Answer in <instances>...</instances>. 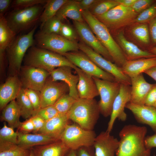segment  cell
Instances as JSON below:
<instances>
[{
    "mask_svg": "<svg viewBox=\"0 0 156 156\" xmlns=\"http://www.w3.org/2000/svg\"><path fill=\"white\" fill-rule=\"evenodd\" d=\"M69 120L67 113H59L45 121L43 127L37 133L46 134L60 140Z\"/></svg>",
    "mask_w": 156,
    "mask_h": 156,
    "instance_id": "cell-23",
    "label": "cell"
},
{
    "mask_svg": "<svg viewBox=\"0 0 156 156\" xmlns=\"http://www.w3.org/2000/svg\"><path fill=\"white\" fill-rule=\"evenodd\" d=\"M21 113L15 100L10 102L2 110L1 116V121L7 122L9 126L14 129L18 128L21 122Z\"/></svg>",
    "mask_w": 156,
    "mask_h": 156,
    "instance_id": "cell-29",
    "label": "cell"
},
{
    "mask_svg": "<svg viewBox=\"0 0 156 156\" xmlns=\"http://www.w3.org/2000/svg\"><path fill=\"white\" fill-rule=\"evenodd\" d=\"M96 85L100 99L98 102L100 113L104 117L110 116L113 103L118 94L120 83L93 77Z\"/></svg>",
    "mask_w": 156,
    "mask_h": 156,
    "instance_id": "cell-9",
    "label": "cell"
},
{
    "mask_svg": "<svg viewBox=\"0 0 156 156\" xmlns=\"http://www.w3.org/2000/svg\"><path fill=\"white\" fill-rule=\"evenodd\" d=\"M22 88L18 75L8 76L0 87L1 110L10 102L16 100Z\"/></svg>",
    "mask_w": 156,
    "mask_h": 156,
    "instance_id": "cell-19",
    "label": "cell"
},
{
    "mask_svg": "<svg viewBox=\"0 0 156 156\" xmlns=\"http://www.w3.org/2000/svg\"><path fill=\"white\" fill-rule=\"evenodd\" d=\"M119 140L107 131L96 136L93 146L95 156H115Z\"/></svg>",
    "mask_w": 156,
    "mask_h": 156,
    "instance_id": "cell-17",
    "label": "cell"
},
{
    "mask_svg": "<svg viewBox=\"0 0 156 156\" xmlns=\"http://www.w3.org/2000/svg\"><path fill=\"white\" fill-rule=\"evenodd\" d=\"M66 156H77L76 151L70 150Z\"/></svg>",
    "mask_w": 156,
    "mask_h": 156,
    "instance_id": "cell-55",
    "label": "cell"
},
{
    "mask_svg": "<svg viewBox=\"0 0 156 156\" xmlns=\"http://www.w3.org/2000/svg\"><path fill=\"white\" fill-rule=\"evenodd\" d=\"M45 4L13 9L5 16L9 26L16 35L32 29L39 21Z\"/></svg>",
    "mask_w": 156,
    "mask_h": 156,
    "instance_id": "cell-6",
    "label": "cell"
},
{
    "mask_svg": "<svg viewBox=\"0 0 156 156\" xmlns=\"http://www.w3.org/2000/svg\"><path fill=\"white\" fill-rule=\"evenodd\" d=\"M59 34L69 40L75 42H77L79 38L75 29L68 24L63 23L60 29Z\"/></svg>",
    "mask_w": 156,
    "mask_h": 156,
    "instance_id": "cell-41",
    "label": "cell"
},
{
    "mask_svg": "<svg viewBox=\"0 0 156 156\" xmlns=\"http://www.w3.org/2000/svg\"><path fill=\"white\" fill-rule=\"evenodd\" d=\"M137 14L131 7L119 4L105 14L95 17L108 29L113 30L135 20Z\"/></svg>",
    "mask_w": 156,
    "mask_h": 156,
    "instance_id": "cell-10",
    "label": "cell"
},
{
    "mask_svg": "<svg viewBox=\"0 0 156 156\" xmlns=\"http://www.w3.org/2000/svg\"><path fill=\"white\" fill-rule=\"evenodd\" d=\"M149 29L147 25L142 24L134 27L132 30V34L138 40L145 44L149 42Z\"/></svg>",
    "mask_w": 156,
    "mask_h": 156,
    "instance_id": "cell-38",
    "label": "cell"
},
{
    "mask_svg": "<svg viewBox=\"0 0 156 156\" xmlns=\"http://www.w3.org/2000/svg\"><path fill=\"white\" fill-rule=\"evenodd\" d=\"M145 143L146 148L150 150L156 147V133L152 135L146 136Z\"/></svg>",
    "mask_w": 156,
    "mask_h": 156,
    "instance_id": "cell-49",
    "label": "cell"
},
{
    "mask_svg": "<svg viewBox=\"0 0 156 156\" xmlns=\"http://www.w3.org/2000/svg\"><path fill=\"white\" fill-rule=\"evenodd\" d=\"M17 129L18 130L17 131L23 133H28L33 132L34 130V126L31 118L21 122Z\"/></svg>",
    "mask_w": 156,
    "mask_h": 156,
    "instance_id": "cell-45",
    "label": "cell"
},
{
    "mask_svg": "<svg viewBox=\"0 0 156 156\" xmlns=\"http://www.w3.org/2000/svg\"><path fill=\"white\" fill-rule=\"evenodd\" d=\"M16 35L9 26L5 16L0 15V50L5 51Z\"/></svg>",
    "mask_w": 156,
    "mask_h": 156,
    "instance_id": "cell-30",
    "label": "cell"
},
{
    "mask_svg": "<svg viewBox=\"0 0 156 156\" xmlns=\"http://www.w3.org/2000/svg\"><path fill=\"white\" fill-rule=\"evenodd\" d=\"M147 132L145 126L126 125L119 132L118 148L116 156H151L145 139Z\"/></svg>",
    "mask_w": 156,
    "mask_h": 156,
    "instance_id": "cell-1",
    "label": "cell"
},
{
    "mask_svg": "<svg viewBox=\"0 0 156 156\" xmlns=\"http://www.w3.org/2000/svg\"><path fill=\"white\" fill-rule=\"evenodd\" d=\"M33 122L34 130V133H37L43 127L45 121L40 116L35 115L31 117Z\"/></svg>",
    "mask_w": 156,
    "mask_h": 156,
    "instance_id": "cell-46",
    "label": "cell"
},
{
    "mask_svg": "<svg viewBox=\"0 0 156 156\" xmlns=\"http://www.w3.org/2000/svg\"><path fill=\"white\" fill-rule=\"evenodd\" d=\"M156 17V3L140 13L135 19L137 23H144L151 20Z\"/></svg>",
    "mask_w": 156,
    "mask_h": 156,
    "instance_id": "cell-39",
    "label": "cell"
},
{
    "mask_svg": "<svg viewBox=\"0 0 156 156\" xmlns=\"http://www.w3.org/2000/svg\"><path fill=\"white\" fill-rule=\"evenodd\" d=\"M119 4L127 7H131L136 0H116Z\"/></svg>",
    "mask_w": 156,
    "mask_h": 156,
    "instance_id": "cell-52",
    "label": "cell"
},
{
    "mask_svg": "<svg viewBox=\"0 0 156 156\" xmlns=\"http://www.w3.org/2000/svg\"><path fill=\"white\" fill-rule=\"evenodd\" d=\"M125 108L132 112L138 122L148 125L156 133V107L129 102Z\"/></svg>",
    "mask_w": 156,
    "mask_h": 156,
    "instance_id": "cell-18",
    "label": "cell"
},
{
    "mask_svg": "<svg viewBox=\"0 0 156 156\" xmlns=\"http://www.w3.org/2000/svg\"><path fill=\"white\" fill-rule=\"evenodd\" d=\"M31 151L18 144L0 143V156H29Z\"/></svg>",
    "mask_w": 156,
    "mask_h": 156,
    "instance_id": "cell-33",
    "label": "cell"
},
{
    "mask_svg": "<svg viewBox=\"0 0 156 156\" xmlns=\"http://www.w3.org/2000/svg\"><path fill=\"white\" fill-rule=\"evenodd\" d=\"M23 62L24 65L41 68L49 73L61 66H69L74 69L76 67L64 56L34 46L28 49Z\"/></svg>",
    "mask_w": 156,
    "mask_h": 156,
    "instance_id": "cell-3",
    "label": "cell"
},
{
    "mask_svg": "<svg viewBox=\"0 0 156 156\" xmlns=\"http://www.w3.org/2000/svg\"><path fill=\"white\" fill-rule=\"evenodd\" d=\"M31 149V151L29 156H34V154L32 150Z\"/></svg>",
    "mask_w": 156,
    "mask_h": 156,
    "instance_id": "cell-57",
    "label": "cell"
},
{
    "mask_svg": "<svg viewBox=\"0 0 156 156\" xmlns=\"http://www.w3.org/2000/svg\"><path fill=\"white\" fill-rule=\"evenodd\" d=\"M156 101V83L148 93L146 98L144 105L153 106Z\"/></svg>",
    "mask_w": 156,
    "mask_h": 156,
    "instance_id": "cell-47",
    "label": "cell"
},
{
    "mask_svg": "<svg viewBox=\"0 0 156 156\" xmlns=\"http://www.w3.org/2000/svg\"><path fill=\"white\" fill-rule=\"evenodd\" d=\"M82 14L84 21L108 51L115 64L121 68L127 60L122 49L115 41L108 29L88 10L82 11Z\"/></svg>",
    "mask_w": 156,
    "mask_h": 156,
    "instance_id": "cell-2",
    "label": "cell"
},
{
    "mask_svg": "<svg viewBox=\"0 0 156 156\" xmlns=\"http://www.w3.org/2000/svg\"><path fill=\"white\" fill-rule=\"evenodd\" d=\"M119 5L116 0H97L88 11L92 15L96 17L105 14Z\"/></svg>",
    "mask_w": 156,
    "mask_h": 156,
    "instance_id": "cell-34",
    "label": "cell"
},
{
    "mask_svg": "<svg viewBox=\"0 0 156 156\" xmlns=\"http://www.w3.org/2000/svg\"><path fill=\"white\" fill-rule=\"evenodd\" d=\"M69 90L66 83L54 81L49 76L40 91L41 108L53 105L61 96L69 92Z\"/></svg>",
    "mask_w": 156,
    "mask_h": 156,
    "instance_id": "cell-15",
    "label": "cell"
},
{
    "mask_svg": "<svg viewBox=\"0 0 156 156\" xmlns=\"http://www.w3.org/2000/svg\"><path fill=\"white\" fill-rule=\"evenodd\" d=\"M58 112L53 105L41 108L35 112L33 116L36 115L43 118L45 121L49 120L58 115Z\"/></svg>",
    "mask_w": 156,
    "mask_h": 156,
    "instance_id": "cell-43",
    "label": "cell"
},
{
    "mask_svg": "<svg viewBox=\"0 0 156 156\" xmlns=\"http://www.w3.org/2000/svg\"><path fill=\"white\" fill-rule=\"evenodd\" d=\"M131 79V86L130 102L136 104L144 105L146 96L155 84H152L147 82L142 73Z\"/></svg>",
    "mask_w": 156,
    "mask_h": 156,
    "instance_id": "cell-22",
    "label": "cell"
},
{
    "mask_svg": "<svg viewBox=\"0 0 156 156\" xmlns=\"http://www.w3.org/2000/svg\"><path fill=\"white\" fill-rule=\"evenodd\" d=\"M131 89L130 85L120 84V91L113 103L110 118L106 130L109 132L111 131L116 119L123 121L126 120L127 115L125 112V108L127 104L130 101Z\"/></svg>",
    "mask_w": 156,
    "mask_h": 156,
    "instance_id": "cell-16",
    "label": "cell"
},
{
    "mask_svg": "<svg viewBox=\"0 0 156 156\" xmlns=\"http://www.w3.org/2000/svg\"><path fill=\"white\" fill-rule=\"evenodd\" d=\"M153 106L156 108V101Z\"/></svg>",
    "mask_w": 156,
    "mask_h": 156,
    "instance_id": "cell-58",
    "label": "cell"
},
{
    "mask_svg": "<svg viewBox=\"0 0 156 156\" xmlns=\"http://www.w3.org/2000/svg\"><path fill=\"white\" fill-rule=\"evenodd\" d=\"M73 23L78 36L83 42L106 60L113 62L108 51L94 35L87 24L84 22L74 21Z\"/></svg>",
    "mask_w": 156,
    "mask_h": 156,
    "instance_id": "cell-14",
    "label": "cell"
},
{
    "mask_svg": "<svg viewBox=\"0 0 156 156\" xmlns=\"http://www.w3.org/2000/svg\"><path fill=\"white\" fill-rule=\"evenodd\" d=\"M149 31L152 41L156 43V17L150 21Z\"/></svg>",
    "mask_w": 156,
    "mask_h": 156,
    "instance_id": "cell-50",
    "label": "cell"
},
{
    "mask_svg": "<svg viewBox=\"0 0 156 156\" xmlns=\"http://www.w3.org/2000/svg\"><path fill=\"white\" fill-rule=\"evenodd\" d=\"M37 27L36 25L28 33L16 36L6 49L8 76L18 75L27 52L35 44L34 35Z\"/></svg>",
    "mask_w": 156,
    "mask_h": 156,
    "instance_id": "cell-4",
    "label": "cell"
},
{
    "mask_svg": "<svg viewBox=\"0 0 156 156\" xmlns=\"http://www.w3.org/2000/svg\"><path fill=\"white\" fill-rule=\"evenodd\" d=\"M18 133L14 129L8 126L4 122L3 127L0 129V143H7L17 144Z\"/></svg>",
    "mask_w": 156,
    "mask_h": 156,
    "instance_id": "cell-35",
    "label": "cell"
},
{
    "mask_svg": "<svg viewBox=\"0 0 156 156\" xmlns=\"http://www.w3.org/2000/svg\"><path fill=\"white\" fill-rule=\"evenodd\" d=\"M17 144L23 148L30 149L37 146L50 143L59 140L49 135L42 133H25L17 131Z\"/></svg>",
    "mask_w": 156,
    "mask_h": 156,
    "instance_id": "cell-26",
    "label": "cell"
},
{
    "mask_svg": "<svg viewBox=\"0 0 156 156\" xmlns=\"http://www.w3.org/2000/svg\"><path fill=\"white\" fill-rule=\"evenodd\" d=\"M15 100L19 109L21 116L27 120L32 116L34 112V109L23 88Z\"/></svg>",
    "mask_w": 156,
    "mask_h": 156,
    "instance_id": "cell-32",
    "label": "cell"
},
{
    "mask_svg": "<svg viewBox=\"0 0 156 156\" xmlns=\"http://www.w3.org/2000/svg\"><path fill=\"white\" fill-rule=\"evenodd\" d=\"M55 16L62 21L67 18L78 22L85 21L77 0H68L61 7Z\"/></svg>",
    "mask_w": 156,
    "mask_h": 156,
    "instance_id": "cell-28",
    "label": "cell"
},
{
    "mask_svg": "<svg viewBox=\"0 0 156 156\" xmlns=\"http://www.w3.org/2000/svg\"><path fill=\"white\" fill-rule=\"evenodd\" d=\"M31 149L34 156H66L70 150L60 140Z\"/></svg>",
    "mask_w": 156,
    "mask_h": 156,
    "instance_id": "cell-27",
    "label": "cell"
},
{
    "mask_svg": "<svg viewBox=\"0 0 156 156\" xmlns=\"http://www.w3.org/2000/svg\"><path fill=\"white\" fill-rule=\"evenodd\" d=\"M154 2L152 0H136L131 7L137 13H141L150 7Z\"/></svg>",
    "mask_w": 156,
    "mask_h": 156,
    "instance_id": "cell-44",
    "label": "cell"
},
{
    "mask_svg": "<svg viewBox=\"0 0 156 156\" xmlns=\"http://www.w3.org/2000/svg\"><path fill=\"white\" fill-rule=\"evenodd\" d=\"M117 38L127 60L156 57L149 51L142 50L132 42L128 41L122 32L118 34Z\"/></svg>",
    "mask_w": 156,
    "mask_h": 156,
    "instance_id": "cell-25",
    "label": "cell"
},
{
    "mask_svg": "<svg viewBox=\"0 0 156 156\" xmlns=\"http://www.w3.org/2000/svg\"><path fill=\"white\" fill-rule=\"evenodd\" d=\"M12 1L11 0H0V15H4L11 6Z\"/></svg>",
    "mask_w": 156,
    "mask_h": 156,
    "instance_id": "cell-51",
    "label": "cell"
},
{
    "mask_svg": "<svg viewBox=\"0 0 156 156\" xmlns=\"http://www.w3.org/2000/svg\"><path fill=\"white\" fill-rule=\"evenodd\" d=\"M97 0H77L81 11L88 10Z\"/></svg>",
    "mask_w": 156,
    "mask_h": 156,
    "instance_id": "cell-48",
    "label": "cell"
},
{
    "mask_svg": "<svg viewBox=\"0 0 156 156\" xmlns=\"http://www.w3.org/2000/svg\"><path fill=\"white\" fill-rule=\"evenodd\" d=\"M63 22L56 16L47 20L40 31L45 34H59L60 29Z\"/></svg>",
    "mask_w": 156,
    "mask_h": 156,
    "instance_id": "cell-37",
    "label": "cell"
},
{
    "mask_svg": "<svg viewBox=\"0 0 156 156\" xmlns=\"http://www.w3.org/2000/svg\"><path fill=\"white\" fill-rule=\"evenodd\" d=\"M156 81V66L153 67L144 72Z\"/></svg>",
    "mask_w": 156,
    "mask_h": 156,
    "instance_id": "cell-54",
    "label": "cell"
},
{
    "mask_svg": "<svg viewBox=\"0 0 156 156\" xmlns=\"http://www.w3.org/2000/svg\"><path fill=\"white\" fill-rule=\"evenodd\" d=\"M76 100L68 94L60 98L53 105L59 113L66 114L70 109Z\"/></svg>",
    "mask_w": 156,
    "mask_h": 156,
    "instance_id": "cell-36",
    "label": "cell"
},
{
    "mask_svg": "<svg viewBox=\"0 0 156 156\" xmlns=\"http://www.w3.org/2000/svg\"><path fill=\"white\" fill-rule=\"evenodd\" d=\"M80 148L76 151L77 156H92L89 152L85 148Z\"/></svg>",
    "mask_w": 156,
    "mask_h": 156,
    "instance_id": "cell-53",
    "label": "cell"
},
{
    "mask_svg": "<svg viewBox=\"0 0 156 156\" xmlns=\"http://www.w3.org/2000/svg\"><path fill=\"white\" fill-rule=\"evenodd\" d=\"M100 113L98 103L95 99L79 98L67 112L69 120L89 130H93Z\"/></svg>",
    "mask_w": 156,
    "mask_h": 156,
    "instance_id": "cell-5",
    "label": "cell"
},
{
    "mask_svg": "<svg viewBox=\"0 0 156 156\" xmlns=\"http://www.w3.org/2000/svg\"><path fill=\"white\" fill-rule=\"evenodd\" d=\"M48 0H14L11 7L13 9L29 8L39 5H44Z\"/></svg>",
    "mask_w": 156,
    "mask_h": 156,
    "instance_id": "cell-40",
    "label": "cell"
},
{
    "mask_svg": "<svg viewBox=\"0 0 156 156\" xmlns=\"http://www.w3.org/2000/svg\"><path fill=\"white\" fill-rule=\"evenodd\" d=\"M23 88L32 104L34 113L41 108L40 92L29 89Z\"/></svg>",
    "mask_w": 156,
    "mask_h": 156,
    "instance_id": "cell-42",
    "label": "cell"
},
{
    "mask_svg": "<svg viewBox=\"0 0 156 156\" xmlns=\"http://www.w3.org/2000/svg\"><path fill=\"white\" fill-rule=\"evenodd\" d=\"M68 0H48L40 17V28L46 21L55 16L61 7Z\"/></svg>",
    "mask_w": 156,
    "mask_h": 156,
    "instance_id": "cell-31",
    "label": "cell"
},
{
    "mask_svg": "<svg viewBox=\"0 0 156 156\" xmlns=\"http://www.w3.org/2000/svg\"><path fill=\"white\" fill-rule=\"evenodd\" d=\"M96 134L94 131L85 129L77 124L66 126L60 138L70 150L76 151L82 147L93 146Z\"/></svg>",
    "mask_w": 156,
    "mask_h": 156,
    "instance_id": "cell-7",
    "label": "cell"
},
{
    "mask_svg": "<svg viewBox=\"0 0 156 156\" xmlns=\"http://www.w3.org/2000/svg\"><path fill=\"white\" fill-rule=\"evenodd\" d=\"M49 76L44 69L25 65L22 66L18 75L23 88L40 92Z\"/></svg>",
    "mask_w": 156,
    "mask_h": 156,
    "instance_id": "cell-13",
    "label": "cell"
},
{
    "mask_svg": "<svg viewBox=\"0 0 156 156\" xmlns=\"http://www.w3.org/2000/svg\"><path fill=\"white\" fill-rule=\"evenodd\" d=\"M149 51L156 56V46L152 48Z\"/></svg>",
    "mask_w": 156,
    "mask_h": 156,
    "instance_id": "cell-56",
    "label": "cell"
},
{
    "mask_svg": "<svg viewBox=\"0 0 156 156\" xmlns=\"http://www.w3.org/2000/svg\"><path fill=\"white\" fill-rule=\"evenodd\" d=\"M156 66V57H155L127 60L121 68L124 73L131 78Z\"/></svg>",
    "mask_w": 156,
    "mask_h": 156,
    "instance_id": "cell-24",
    "label": "cell"
},
{
    "mask_svg": "<svg viewBox=\"0 0 156 156\" xmlns=\"http://www.w3.org/2000/svg\"><path fill=\"white\" fill-rule=\"evenodd\" d=\"M72 69L68 66L59 67L50 72L49 76L54 81H61L66 83L69 88L68 94L77 100L79 98L77 88L79 78L77 75L73 74Z\"/></svg>",
    "mask_w": 156,
    "mask_h": 156,
    "instance_id": "cell-20",
    "label": "cell"
},
{
    "mask_svg": "<svg viewBox=\"0 0 156 156\" xmlns=\"http://www.w3.org/2000/svg\"><path fill=\"white\" fill-rule=\"evenodd\" d=\"M63 56L76 66L92 77L105 80L117 82L112 75L100 68L82 51H78L68 52Z\"/></svg>",
    "mask_w": 156,
    "mask_h": 156,
    "instance_id": "cell-11",
    "label": "cell"
},
{
    "mask_svg": "<svg viewBox=\"0 0 156 156\" xmlns=\"http://www.w3.org/2000/svg\"><path fill=\"white\" fill-rule=\"evenodd\" d=\"M74 69L79 78L77 86L79 97L92 99L99 95L97 88L93 77L77 66Z\"/></svg>",
    "mask_w": 156,
    "mask_h": 156,
    "instance_id": "cell-21",
    "label": "cell"
},
{
    "mask_svg": "<svg viewBox=\"0 0 156 156\" xmlns=\"http://www.w3.org/2000/svg\"><path fill=\"white\" fill-rule=\"evenodd\" d=\"M35 44L63 55L67 52L78 51V43L69 40L59 34H45L40 31L35 34Z\"/></svg>",
    "mask_w": 156,
    "mask_h": 156,
    "instance_id": "cell-8",
    "label": "cell"
},
{
    "mask_svg": "<svg viewBox=\"0 0 156 156\" xmlns=\"http://www.w3.org/2000/svg\"><path fill=\"white\" fill-rule=\"evenodd\" d=\"M79 49L86 54L98 67L112 75L120 84L131 85V79L123 72L121 68L94 51L82 42L78 43Z\"/></svg>",
    "mask_w": 156,
    "mask_h": 156,
    "instance_id": "cell-12",
    "label": "cell"
}]
</instances>
